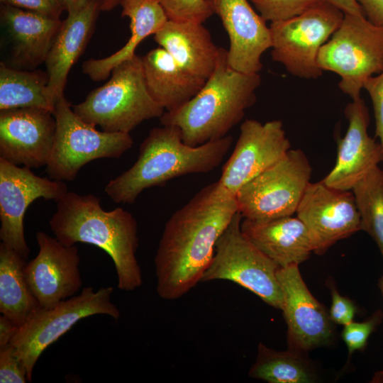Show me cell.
I'll use <instances>...</instances> for the list:
<instances>
[{
  "label": "cell",
  "mask_w": 383,
  "mask_h": 383,
  "mask_svg": "<svg viewBox=\"0 0 383 383\" xmlns=\"http://www.w3.org/2000/svg\"><path fill=\"white\" fill-rule=\"evenodd\" d=\"M238 211L235 198L222 192L216 182L170 216L154 260L160 298L178 299L201 282L216 241Z\"/></svg>",
  "instance_id": "1"
},
{
  "label": "cell",
  "mask_w": 383,
  "mask_h": 383,
  "mask_svg": "<svg viewBox=\"0 0 383 383\" xmlns=\"http://www.w3.org/2000/svg\"><path fill=\"white\" fill-rule=\"evenodd\" d=\"M49 225L55 237L70 246L83 243L97 246L111 258L118 288L133 291L143 284L135 253L138 225L134 216L122 208L104 211L99 197L68 192L57 201Z\"/></svg>",
  "instance_id": "2"
},
{
  "label": "cell",
  "mask_w": 383,
  "mask_h": 383,
  "mask_svg": "<svg viewBox=\"0 0 383 383\" xmlns=\"http://www.w3.org/2000/svg\"><path fill=\"white\" fill-rule=\"evenodd\" d=\"M233 143L226 135L198 146L186 144L174 126L152 128L139 148L137 160L104 188L116 203L133 204L144 190L190 174L206 173L223 161Z\"/></svg>",
  "instance_id": "3"
},
{
  "label": "cell",
  "mask_w": 383,
  "mask_h": 383,
  "mask_svg": "<svg viewBox=\"0 0 383 383\" xmlns=\"http://www.w3.org/2000/svg\"><path fill=\"white\" fill-rule=\"evenodd\" d=\"M260 84L259 73H244L231 67L228 50L220 48L216 68L201 90L182 106L165 111L160 123L178 127L183 141L191 146L221 139L254 104Z\"/></svg>",
  "instance_id": "4"
},
{
  "label": "cell",
  "mask_w": 383,
  "mask_h": 383,
  "mask_svg": "<svg viewBox=\"0 0 383 383\" xmlns=\"http://www.w3.org/2000/svg\"><path fill=\"white\" fill-rule=\"evenodd\" d=\"M111 79L92 90L73 111L103 131L129 133L144 121L160 118L165 110L150 96L142 57L135 55L111 71Z\"/></svg>",
  "instance_id": "5"
},
{
  "label": "cell",
  "mask_w": 383,
  "mask_h": 383,
  "mask_svg": "<svg viewBox=\"0 0 383 383\" xmlns=\"http://www.w3.org/2000/svg\"><path fill=\"white\" fill-rule=\"evenodd\" d=\"M318 64L340 77V89L352 100L360 97L365 81L383 71V25L365 16L344 13L340 26L321 47Z\"/></svg>",
  "instance_id": "6"
},
{
  "label": "cell",
  "mask_w": 383,
  "mask_h": 383,
  "mask_svg": "<svg viewBox=\"0 0 383 383\" xmlns=\"http://www.w3.org/2000/svg\"><path fill=\"white\" fill-rule=\"evenodd\" d=\"M112 287L94 291L82 289L79 295L62 300L54 307H39L18 327L9 344L24 365L28 382L32 381L34 366L42 353L57 341L79 320L103 314L117 320L121 315L111 300Z\"/></svg>",
  "instance_id": "7"
},
{
  "label": "cell",
  "mask_w": 383,
  "mask_h": 383,
  "mask_svg": "<svg viewBox=\"0 0 383 383\" xmlns=\"http://www.w3.org/2000/svg\"><path fill=\"white\" fill-rule=\"evenodd\" d=\"M57 128L46 172L58 181H73L79 170L100 158H118L132 148L129 133L100 131L82 120L65 97L55 104Z\"/></svg>",
  "instance_id": "8"
},
{
  "label": "cell",
  "mask_w": 383,
  "mask_h": 383,
  "mask_svg": "<svg viewBox=\"0 0 383 383\" xmlns=\"http://www.w3.org/2000/svg\"><path fill=\"white\" fill-rule=\"evenodd\" d=\"M242 219L238 211L218 238L201 282L231 281L281 310L282 296L277 277L279 267L245 237L240 228Z\"/></svg>",
  "instance_id": "9"
},
{
  "label": "cell",
  "mask_w": 383,
  "mask_h": 383,
  "mask_svg": "<svg viewBox=\"0 0 383 383\" xmlns=\"http://www.w3.org/2000/svg\"><path fill=\"white\" fill-rule=\"evenodd\" d=\"M344 13L326 0L291 18L271 23V57L296 77L317 79L321 47L340 26Z\"/></svg>",
  "instance_id": "10"
},
{
  "label": "cell",
  "mask_w": 383,
  "mask_h": 383,
  "mask_svg": "<svg viewBox=\"0 0 383 383\" xmlns=\"http://www.w3.org/2000/svg\"><path fill=\"white\" fill-rule=\"evenodd\" d=\"M311 173L304 152L290 149L238 190L235 196L238 211L243 218L257 221L293 216L311 182Z\"/></svg>",
  "instance_id": "11"
},
{
  "label": "cell",
  "mask_w": 383,
  "mask_h": 383,
  "mask_svg": "<svg viewBox=\"0 0 383 383\" xmlns=\"http://www.w3.org/2000/svg\"><path fill=\"white\" fill-rule=\"evenodd\" d=\"M68 192L62 181L41 177L29 167L0 158V238L27 260L23 219L28 206L37 199L58 201Z\"/></svg>",
  "instance_id": "12"
},
{
  "label": "cell",
  "mask_w": 383,
  "mask_h": 383,
  "mask_svg": "<svg viewBox=\"0 0 383 383\" xmlns=\"http://www.w3.org/2000/svg\"><path fill=\"white\" fill-rule=\"evenodd\" d=\"M282 122L264 123L247 119L240 126V134L233 152L222 168L217 181L223 193L235 196L238 190L282 159L291 149Z\"/></svg>",
  "instance_id": "13"
},
{
  "label": "cell",
  "mask_w": 383,
  "mask_h": 383,
  "mask_svg": "<svg viewBox=\"0 0 383 383\" xmlns=\"http://www.w3.org/2000/svg\"><path fill=\"white\" fill-rule=\"evenodd\" d=\"M295 214L306 226L318 255L361 230L353 192L330 187L322 180L309 184Z\"/></svg>",
  "instance_id": "14"
},
{
  "label": "cell",
  "mask_w": 383,
  "mask_h": 383,
  "mask_svg": "<svg viewBox=\"0 0 383 383\" xmlns=\"http://www.w3.org/2000/svg\"><path fill=\"white\" fill-rule=\"evenodd\" d=\"M277 277L289 348L305 353L328 345L333 337V323L324 306L309 290L299 265L279 267Z\"/></svg>",
  "instance_id": "15"
},
{
  "label": "cell",
  "mask_w": 383,
  "mask_h": 383,
  "mask_svg": "<svg viewBox=\"0 0 383 383\" xmlns=\"http://www.w3.org/2000/svg\"><path fill=\"white\" fill-rule=\"evenodd\" d=\"M35 238L39 251L26 263L24 273L40 307L50 309L82 287L80 257L74 245H65L43 231L37 232Z\"/></svg>",
  "instance_id": "16"
},
{
  "label": "cell",
  "mask_w": 383,
  "mask_h": 383,
  "mask_svg": "<svg viewBox=\"0 0 383 383\" xmlns=\"http://www.w3.org/2000/svg\"><path fill=\"white\" fill-rule=\"evenodd\" d=\"M56 128L55 116L47 109L0 111V158L29 168L46 166Z\"/></svg>",
  "instance_id": "17"
},
{
  "label": "cell",
  "mask_w": 383,
  "mask_h": 383,
  "mask_svg": "<svg viewBox=\"0 0 383 383\" xmlns=\"http://www.w3.org/2000/svg\"><path fill=\"white\" fill-rule=\"evenodd\" d=\"M345 115L348 121L346 133L338 141L334 167L322 181L330 187L350 191L383 162V149L368 134L369 112L361 97L352 100L346 106Z\"/></svg>",
  "instance_id": "18"
},
{
  "label": "cell",
  "mask_w": 383,
  "mask_h": 383,
  "mask_svg": "<svg viewBox=\"0 0 383 383\" xmlns=\"http://www.w3.org/2000/svg\"><path fill=\"white\" fill-rule=\"evenodd\" d=\"M229 38L228 61L234 70L259 73L262 54L272 47L270 26L248 0H209Z\"/></svg>",
  "instance_id": "19"
},
{
  "label": "cell",
  "mask_w": 383,
  "mask_h": 383,
  "mask_svg": "<svg viewBox=\"0 0 383 383\" xmlns=\"http://www.w3.org/2000/svg\"><path fill=\"white\" fill-rule=\"evenodd\" d=\"M102 0H94L82 9L68 13L45 62L48 89L55 105L64 95L68 73L85 49L92 33Z\"/></svg>",
  "instance_id": "20"
},
{
  "label": "cell",
  "mask_w": 383,
  "mask_h": 383,
  "mask_svg": "<svg viewBox=\"0 0 383 383\" xmlns=\"http://www.w3.org/2000/svg\"><path fill=\"white\" fill-rule=\"evenodd\" d=\"M1 21L11 41L12 67L33 70L45 63L60 27V18L1 4Z\"/></svg>",
  "instance_id": "21"
},
{
  "label": "cell",
  "mask_w": 383,
  "mask_h": 383,
  "mask_svg": "<svg viewBox=\"0 0 383 383\" xmlns=\"http://www.w3.org/2000/svg\"><path fill=\"white\" fill-rule=\"evenodd\" d=\"M240 228L245 237L279 267L299 265L314 250L306 226L296 216L261 221L243 218Z\"/></svg>",
  "instance_id": "22"
},
{
  "label": "cell",
  "mask_w": 383,
  "mask_h": 383,
  "mask_svg": "<svg viewBox=\"0 0 383 383\" xmlns=\"http://www.w3.org/2000/svg\"><path fill=\"white\" fill-rule=\"evenodd\" d=\"M154 39L189 74L206 80L214 71L220 48L203 23L168 20Z\"/></svg>",
  "instance_id": "23"
},
{
  "label": "cell",
  "mask_w": 383,
  "mask_h": 383,
  "mask_svg": "<svg viewBox=\"0 0 383 383\" xmlns=\"http://www.w3.org/2000/svg\"><path fill=\"white\" fill-rule=\"evenodd\" d=\"M142 63L148 90L165 111L188 102L206 81L187 73L160 46L144 55Z\"/></svg>",
  "instance_id": "24"
},
{
  "label": "cell",
  "mask_w": 383,
  "mask_h": 383,
  "mask_svg": "<svg viewBox=\"0 0 383 383\" xmlns=\"http://www.w3.org/2000/svg\"><path fill=\"white\" fill-rule=\"evenodd\" d=\"M120 5L121 16L130 19L131 37L113 54L83 63L82 72L94 81L106 79L115 67L135 55L136 48L144 39L155 35L168 21L159 0H122Z\"/></svg>",
  "instance_id": "25"
},
{
  "label": "cell",
  "mask_w": 383,
  "mask_h": 383,
  "mask_svg": "<svg viewBox=\"0 0 383 383\" xmlns=\"http://www.w3.org/2000/svg\"><path fill=\"white\" fill-rule=\"evenodd\" d=\"M26 263L18 252L0 243V312L18 326L40 307L25 277Z\"/></svg>",
  "instance_id": "26"
},
{
  "label": "cell",
  "mask_w": 383,
  "mask_h": 383,
  "mask_svg": "<svg viewBox=\"0 0 383 383\" xmlns=\"http://www.w3.org/2000/svg\"><path fill=\"white\" fill-rule=\"evenodd\" d=\"M48 76L41 70H23L0 64V111L39 108L54 113L48 89Z\"/></svg>",
  "instance_id": "27"
},
{
  "label": "cell",
  "mask_w": 383,
  "mask_h": 383,
  "mask_svg": "<svg viewBox=\"0 0 383 383\" xmlns=\"http://www.w3.org/2000/svg\"><path fill=\"white\" fill-rule=\"evenodd\" d=\"M249 377L270 383H309L316 379L311 364L302 352L275 350L260 343Z\"/></svg>",
  "instance_id": "28"
},
{
  "label": "cell",
  "mask_w": 383,
  "mask_h": 383,
  "mask_svg": "<svg viewBox=\"0 0 383 383\" xmlns=\"http://www.w3.org/2000/svg\"><path fill=\"white\" fill-rule=\"evenodd\" d=\"M351 191L360 216L361 230L372 238L383 257V170L375 167Z\"/></svg>",
  "instance_id": "29"
},
{
  "label": "cell",
  "mask_w": 383,
  "mask_h": 383,
  "mask_svg": "<svg viewBox=\"0 0 383 383\" xmlns=\"http://www.w3.org/2000/svg\"><path fill=\"white\" fill-rule=\"evenodd\" d=\"M265 21L271 23L298 16L325 0H250Z\"/></svg>",
  "instance_id": "30"
},
{
  "label": "cell",
  "mask_w": 383,
  "mask_h": 383,
  "mask_svg": "<svg viewBox=\"0 0 383 383\" xmlns=\"http://www.w3.org/2000/svg\"><path fill=\"white\" fill-rule=\"evenodd\" d=\"M168 20L204 23L213 14L209 0H159Z\"/></svg>",
  "instance_id": "31"
},
{
  "label": "cell",
  "mask_w": 383,
  "mask_h": 383,
  "mask_svg": "<svg viewBox=\"0 0 383 383\" xmlns=\"http://www.w3.org/2000/svg\"><path fill=\"white\" fill-rule=\"evenodd\" d=\"M382 318V311L378 310L365 321H352L344 326L341 336L347 345L349 356L355 351L362 350L365 348L370 335L381 323Z\"/></svg>",
  "instance_id": "32"
},
{
  "label": "cell",
  "mask_w": 383,
  "mask_h": 383,
  "mask_svg": "<svg viewBox=\"0 0 383 383\" xmlns=\"http://www.w3.org/2000/svg\"><path fill=\"white\" fill-rule=\"evenodd\" d=\"M28 382L26 370L11 344L0 348V382Z\"/></svg>",
  "instance_id": "33"
},
{
  "label": "cell",
  "mask_w": 383,
  "mask_h": 383,
  "mask_svg": "<svg viewBox=\"0 0 383 383\" xmlns=\"http://www.w3.org/2000/svg\"><path fill=\"white\" fill-rule=\"evenodd\" d=\"M365 89L372 103L375 118V133L383 149V71L369 77L365 82Z\"/></svg>",
  "instance_id": "34"
},
{
  "label": "cell",
  "mask_w": 383,
  "mask_h": 383,
  "mask_svg": "<svg viewBox=\"0 0 383 383\" xmlns=\"http://www.w3.org/2000/svg\"><path fill=\"white\" fill-rule=\"evenodd\" d=\"M1 4L36 12L60 18L65 8L60 0H0Z\"/></svg>",
  "instance_id": "35"
},
{
  "label": "cell",
  "mask_w": 383,
  "mask_h": 383,
  "mask_svg": "<svg viewBox=\"0 0 383 383\" xmlns=\"http://www.w3.org/2000/svg\"><path fill=\"white\" fill-rule=\"evenodd\" d=\"M331 289V305L329 317L333 323L344 326L353 321L356 307L350 299L340 294L334 287Z\"/></svg>",
  "instance_id": "36"
},
{
  "label": "cell",
  "mask_w": 383,
  "mask_h": 383,
  "mask_svg": "<svg viewBox=\"0 0 383 383\" xmlns=\"http://www.w3.org/2000/svg\"><path fill=\"white\" fill-rule=\"evenodd\" d=\"M357 1L370 21L376 25H383V0Z\"/></svg>",
  "instance_id": "37"
},
{
  "label": "cell",
  "mask_w": 383,
  "mask_h": 383,
  "mask_svg": "<svg viewBox=\"0 0 383 383\" xmlns=\"http://www.w3.org/2000/svg\"><path fill=\"white\" fill-rule=\"evenodd\" d=\"M19 326L2 315L0 317V348L9 345Z\"/></svg>",
  "instance_id": "38"
},
{
  "label": "cell",
  "mask_w": 383,
  "mask_h": 383,
  "mask_svg": "<svg viewBox=\"0 0 383 383\" xmlns=\"http://www.w3.org/2000/svg\"><path fill=\"white\" fill-rule=\"evenodd\" d=\"M344 13L365 16L357 0H326Z\"/></svg>",
  "instance_id": "39"
},
{
  "label": "cell",
  "mask_w": 383,
  "mask_h": 383,
  "mask_svg": "<svg viewBox=\"0 0 383 383\" xmlns=\"http://www.w3.org/2000/svg\"><path fill=\"white\" fill-rule=\"evenodd\" d=\"M65 11L68 13L77 11L94 0H60Z\"/></svg>",
  "instance_id": "40"
},
{
  "label": "cell",
  "mask_w": 383,
  "mask_h": 383,
  "mask_svg": "<svg viewBox=\"0 0 383 383\" xmlns=\"http://www.w3.org/2000/svg\"><path fill=\"white\" fill-rule=\"evenodd\" d=\"M122 0H102L101 9L103 11H109L121 4Z\"/></svg>",
  "instance_id": "41"
},
{
  "label": "cell",
  "mask_w": 383,
  "mask_h": 383,
  "mask_svg": "<svg viewBox=\"0 0 383 383\" xmlns=\"http://www.w3.org/2000/svg\"><path fill=\"white\" fill-rule=\"evenodd\" d=\"M378 285H379V289L381 291V293L383 297V275L379 279Z\"/></svg>",
  "instance_id": "42"
}]
</instances>
